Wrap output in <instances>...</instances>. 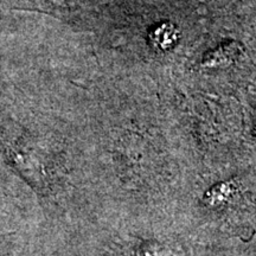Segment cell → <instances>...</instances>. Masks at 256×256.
<instances>
[{
  "label": "cell",
  "mask_w": 256,
  "mask_h": 256,
  "mask_svg": "<svg viewBox=\"0 0 256 256\" xmlns=\"http://www.w3.org/2000/svg\"><path fill=\"white\" fill-rule=\"evenodd\" d=\"M241 51V46L238 44H226V46H218L209 56L204 60V66L208 68H223V66H230L234 60L238 58Z\"/></svg>",
  "instance_id": "6da1fadb"
},
{
  "label": "cell",
  "mask_w": 256,
  "mask_h": 256,
  "mask_svg": "<svg viewBox=\"0 0 256 256\" xmlns=\"http://www.w3.org/2000/svg\"><path fill=\"white\" fill-rule=\"evenodd\" d=\"M153 46L160 50L172 49L179 40L177 28L171 23H164L156 26L151 34Z\"/></svg>",
  "instance_id": "7a4b0ae2"
},
{
  "label": "cell",
  "mask_w": 256,
  "mask_h": 256,
  "mask_svg": "<svg viewBox=\"0 0 256 256\" xmlns=\"http://www.w3.org/2000/svg\"><path fill=\"white\" fill-rule=\"evenodd\" d=\"M236 194V186L232 183H222L212 188L206 196V202L210 206H220L228 202Z\"/></svg>",
  "instance_id": "3957f363"
}]
</instances>
